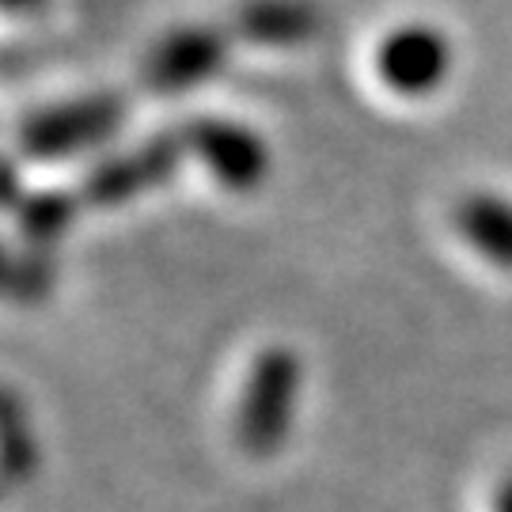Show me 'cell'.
I'll return each instance as SVG.
<instances>
[{
	"mask_svg": "<svg viewBox=\"0 0 512 512\" xmlns=\"http://www.w3.org/2000/svg\"><path fill=\"white\" fill-rule=\"evenodd\" d=\"M300 391V357L289 346H266L247 372L236 410V440L247 456H277L289 440Z\"/></svg>",
	"mask_w": 512,
	"mask_h": 512,
	"instance_id": "1",
	"label": "cell"
},
{
	"mask_svg": "<svg viewBox=\"0 0 512 512\" xmlns=\"http://www.w3.org/2000/svg\"><path fill=\"white\" fill-rule=\"evenodd\" d=\"M126 122V99L114 92L84 95L73 103H57L31 114L23 129H19V148L31 160H61V156H76L88 148L110 141L118 126Z\"/></svg>",
	"mask_w": 512,
	"mask_h": 512,
	"instance_id": "2",
	"label": "cell"
},
{
	"mask_svg": "<svg viewBox=\"0 0 512 512\" xmlns=\"http://www.w3.org/2000/svg\"><path fill=\"white\" fill-rule=\"evenodd\" d=\"M183 133H160L145 145L129 148V152H118V156H107L84 175L80 183V202L92 205V209H118V205L141 198L148 190L164 186L179 164H183Z\"/></svg>",
	"mask_w": 512,
	"mask_h": 512,
	"instance_id": "3",
	"label": "cell"
},
{
	"mask_svg": "<svg viewBox=\"0 0 512 512\" xmlns=\"http://www.w3.org/2000/svg\"><path fill=\"white\" fill-rule=\"evenodd\" d=\"M179 133H183L186 152L202 160V167L220 186L251 194L266 183L270 152H266V141L247 126L228 118H190L186 126H179Z\"/></svg>",
	"mask_w": 512,
	"mask_h": 512,
	"instance_id": "4",
	"label": "cell"
},
{
	"mask_svg": "<svg viewBox=\"0 0 512 512\" xmlns=\"http://www.w3.org/2000/svg\"><path fill=\"white\" fill-rule=\"evenodd\" d=\"M232 31L228 27H209V23H190L167 31L145 61V84L160 95L190 92L217 76L232 50Z\"/></svg>",
	"mask_w": 512,
	"mask_h": 512,
	"instance_id": "5",
	"label": "cell"
},
{
	"mask_svg": "<svg viewBox=\"0 0 512 512\" xmlns=\"http://www.w3.org/2000/svg\"><path fill=\"white\" fill-rule=\"evenodd\" d=\"M452 65V46L444 31L429 23H406L395 27L376 50V73L391 92L399 95H429L437 92Z\"/></svg>",
	"mask_w": 512,
	"mask_h": 512,
	"instance_id": "6",
	"label": "cell"
},
{
	"mask_svg": "<svg viewBox=\"0 0 512 512\" xmlns=\"http://www.w3.org/2000/svg\"><path fill=\"white\" fill-rule=\"evenodd\" d=\"M236 42L289 50L304 46L323 27V8L315 0H243L224 23Z\"/></svg>",
	"mask_w": 512,
	"mask_h": 512,
	"instance_id": "7",
	"label": "cell"
},
{
	"mask_svg": "<svg viewBox=\"0 0 512 512\" xmlns=\"http://www.w3.org/2000/svg\"><path fill=\"white\" fill-rule=\"evenodd\" d=\"M456 228L459 236L475 247L486 262L497 270H512V202L497 194H467L456 205Z\"/></svg>",
	"mask_w": 512,
	"mask_h": 512,
	"instance_id": "8",
	"label": "cell"
},
{
	"mask_svg": "<svg viewBox=\"0 0 512 512\" xmlns=\"http://www.w3.org/2000/svg\"><path fill=\"white\" fill-rule=\"evenodd\" d=\"M80 205L84 202H80L76 190H38V194H27V198L16 205L23 239H27L35 251L54 247L57 239L73 228Z\"/></svg>",
	"mask_w": 512,
	"mask_h": 512,
	"instance_id": "9",
	"label": "cell"
},
{
	"mask_svg": "<svg viewBox=\"0 0 512 512\" xmlns=\"http://www.w3.org/2000/svg\"><path fill=\"white\" fill-rule=\"evenodd\" d=\"M31 471H35V437L23 429L16 395H8V403H4V475H8V486H16L19 478H27Z\"/></svg>",
	"mask_w": 512,
	"mask_h": 512,
	"instance_id": "10",
	"label": "cell"
},
{
	"mask_svg": "<svg viewBox=\"0 0 512 512\" xmlns=\"http://www.w3.org/2000/svg\"><path fill=\"white\" fill-rule=\"evenodd\" d=\"M38 258H42V251H27L23 258L16 255L8 262V289L16 296H23V300L38 296L50 285V277H54V266L50 262H38Z\"/></svg>",
	"mask_w": 512,
	"mask_h": 512,
	"instance_id": "11",
	"label": "cell"
},
{
	"mask_svg": "<svg viewBox=\"0 0 512 512\" xmlns=\"http://www.w3.org/2000/svg\"><path fill=\"white\" fill-rule=\"evenodd\" d=\"M494 512H512V475L497 486V501H494Z\"/></svg>",
	"mask_w": 512,
	"mask_h": 512,
	"instance_id": "12",
	"label": "cell"
},
{
	"mask_svg": "<svg viewBox=\"0 0 512 512\" xmlns=\"http://www.w3.org/2000/svg\"><path fill=\"white\" fill-rule=\"evenodd\" d=\"M42 0H4V8L8 12H35Z\"/></svg>",
	"mask_w": 512,
	"mask_h": 512,
	"instance_id": "13",
	"label": "cell"
}]
</instances>
